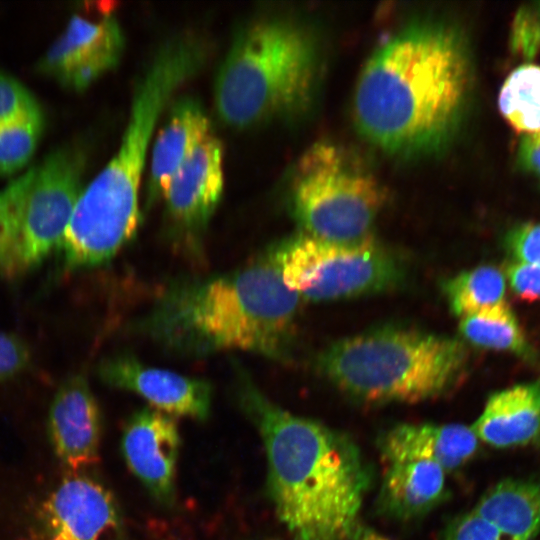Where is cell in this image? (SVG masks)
<instances>
[{
    "mask_svg": "<svg viewBox=\"0 0 540 540\" xmlns=\"http://www.w3.org/2000/svg\"><path fill=\"white\" fill-rule=\"evenodd\" d=\"M98 375L112 387L137 393L167 415L197 420H205L209 415L212 388L205 380L146 366L128 354L102 361Z\"/></svg>",
    "mask_w": 540,
    "mask_h": 540,
    "instance_id": "4fadbf2b",
    "label": "cell"
},
{
    "mask_svg": "<svg viewBox=\"0 0 540 540\" xmlns=\"http://www.w3.org/2000/svg\"><path fill=\"white\" fill-rule=\"evenodd\" d=\"M499 108L510 124L521 132H540V67L523 65L505 80Z\"/></svg>",
    "mask_w": 540,
    "mask_h": 540,
    "instance_id": "603a6c76",
    "label": "cell"
},
{
    "mask_svg": "<svg viewBox=\"0 0 540 540\" xmlns=\"http://www.w3.org/2000/svg\"><path fill=\"white\" fill-rule=\"evenodd\" d=\"M382 498L387 509L401 518L431 510L445 492L444 469L422 457L383 459Z\"/></svg>",
    "mask_w": 540,
    "mask_h": 540,
    "instance_id": "d6986e66",
    "label": "cell"
},
{
    "mask_svg": "<svg viewBox=\"0 0 540 540\" xmlns=\"http://www.w3.org/2000/svg\"><path fill=\"white\" fill-rule=\"evenodd\" d=\"M470 77L467 47L454 26L440 20L410 23L364 65L353 99L356 126L391 154L437 150L459 122Z\"/></svg>",
    "mask_w": 540,
    "mask_h": 540,
    "instance_id": "6da1fadb",
    "label": "cell"
},
{
    "mask_svg": "<svg viewBox=\"0 0 540 540\" xmlns=\"http://www.w3.org/2000/svg\"><path fill=\"white\" fill-rule=\"evenodd\" d=\"M459 330L470 343L494 350L528 354L525 335L506 302L461 319Z\"/></svg>",
    "mask_w": 540,
    "mask_h": 540,
    "instance_id": "44dd1931",
    "label": "cell"
},
{
    "mask_svg": "<svg viewBox=\"0 0 540 540\" xmlns=\"http://www.w3.org/2000/svg\"><path fill=\"white\" fill-rule=\"evenodd\" d=\"M507 277L514 293L523 300L540 299V265L514 262L507 267Z\"/></svg>",
    "mask_w": 540,
    "mask_h": 540,
    "instance_id": "f1b7e54d",
    "label": "cell"
},
{
    "mask_svg": "<svg viewBox=\"0 0 540 540\" xmlns=\"http://www.w3.org/2000/svg\"><path fill=\"white\" fill-rule=\"evenodd\" d=\"M207 56L202 40L183 34L167 40L138 78L119 149L83 188L60 245L70 271L110 260L135 234L146 156L160 115L176 90Z\"/></svg>",
    "mask_w": 540,
    "mask_h": 540,
    "instance_id": "277c9868",
    "label": "cell"
},
{
    "mask_svg": "<svg viewBox=\"0 0 540 540\" xmlns=\"http://www.w3.org/2000/svg\"><path fill=\"white\" fill-rule=\"evenodd\" d=\"M519 160L522 166L540 178V132L521 139Z\"/></svg>",
    "mask_w": 540,
    "mask_h": 540,
    "instance_id": "4dcf8cb0",
    "label": "cell"
},
{
    "mask_svg": "<svg viewBox=\"0 0 540 540\" xmlns=\"http://www.w3.org/2000/svg\"><path fill=\"white\" fill-rule=\"evenodd\" d=\"M124 46L114 15L104 12L91 19L75 14L41 58L39 68L63 87L81 91L119 63Z\"/></svg>",
    "mask_w": 540,
    "mask_h": 540,
    "instance_id": "8fae6325",
    "label": "cell"
},
{
    "mask_svg": "<svg viewBox=\"0 0 540 540\" xmlns=\"http://www.w3.org/2000/svg\"><path fill=\"white\" fill-rule=\"evenodd\" d=\"M513 48L526 57L535 55L540 46V23L529 10L516 16L512 32Z\"/></svg>",
    "mask_w": 540,
    "mask_h": 540,
    "instance_id": "f546056e",
    "label": "cell"
},
{
    "mask_svg": "<svg viewBox=\"0 0 540 540\" xmlns=\"http://www.w3.org/2000/svg\"><path fill=\"white\" fill-rule=\"evenodd\" d=\"M209 133V120L197 99L182 97L173 103L152 148L147 181L149 202L163 197L173 175Z\"/></svg>",
    "mask_w": 540,
    "mask_h": 540,
    "instance_id": "e0dca14e",
    "label": "cell"
},
{
    "mask_svg": "<svg viewBox=\"0 0 540 540\" xmlns=\"http://www.w3.org/2000/svg\"><path fill=\"white\" fill-rule=\"evenodd\" d=\"M39 108L32 93L19 80L0 71V125Z\"/></svg>",
    "mask_w": 540,
    "mask_h": 540,
    "instance_id": "d4e9b609",
    "label": "cell"
},
{
    "mask_svg": "<svg viewBox=\"0 0 540 540\" xmlns=\"http://www.w3.org/2000/svg\"><path fill=\"white\" fill-rule=\"evenodd\" d=\"M466 363L459 340L394 326L341 339L319 358L321 372L337 388L374 403L439 397L458 383Z\"/></svg>",
    "mask_w": 540,
    "mask_h": 540,
    "instance_id": "8992f818",
    "label": "cell"
},
{
    "mask_svg": "<svg viewBox=\"0 0 540 540\" xmlns=\"http://www.w3.org/2000/svg\"><path fill=\"white\" fill-rule=\"evenodd\" d=\"M319 55L312 33L282 16H261L234 36L214 84L217 114L248 128L302 112L314 95Z\"/></svg>",
    "mask_w": 540,
    "mask_h": 540,
    "instance_id": "5b68a950",
    "label": "cell"
},
{
    "mask_svg": "<svg viewBox=\"0 0 540 540\" xmlns=\"http://www.w3.org/2000/svg\"><path fill=\"white\" fill-rule=\"evenodd\" d=\"M496 448L527 445L540 438V381L518 384L492 394L471 426Z\"/></svg>",
    "mask_w": 540,
    "mask_h": 540,
    "instance_id": "2e32d148",
    "label": "cell"
},
{
    "mask_svg": "<svg viewBox=\"0 0 540 540\" xmlns=\"http://www.w3.org/2000/svg\"><path fill=\"white\" fill-rule=\"evenodd\" d=\"M118 503L101 482L71 473L42 501L33 540H120Z\"/></svg>",
    "mask_w": 540,
    "mask_h": 540,
    "instance_id": "30bf717a",
    "label": "cell"
},
{
    "mask_svg": "<svg viewBox=\"0 0 540 540\" xmlns=\"http://www.w3.org/2000/svg\"><path fill=\"white\" fill-rule=\"evenodd\" d=\"M445 540H509L495 526L474 510L450 527Z\"/></svg>",
    "mask_w": 540,
    "mask_h": 540,
    "instance_id": "83f0119b",
    "label": "cell"
},
{
    "mask_svg": "<svg viewBox=\"0 0 540 540\" xmlns=\"http://www.w3.org/2000/svg\"><path fill=\"white\" fill-rule=\"evenodd\" d=\"M506 245L517 261L540 265V224L514 228L506 238Z\"/></svg>",
    "mask_w": 540,
    "mask_h": 540,
    "instance_id": "484cf974",
    "label": "cell"
},
{
    "mask_svg": "<svg viewBox=\"0 0 540 540\" xmlns=\"http://www.w3.org/2000/svg\"><path fill=\"white\" fill-rule=\"evenodd\" d=\"M48 432L56 457L72 473L98 463L101 414L83 376L72 375L58 387L50 404Z\"/></svg>",
    "mask_w": 540,
    "mask_h": 540,
    "instance_id": "9a60e30c",
    "label": "cell"
},
{
    "mask_svg": "<svg viewBox=\"0 0 540 540\" xmlns=\"http://www.w3.org/2000/svg\"><path fill=\"white\" fill-rule=\"evenodd\" d=\"M235 392L264 443L269 495L293 540H357L369 477L354 442L271 402L240 368Z\"/></svg>",
    "mask_w": 540,
    "mask_h": 540,
    "instance_id": "7a4b0ae2",
    "label": "cell"
},
{
    "mask_svg": "<svg viewBox=\"0 0 540 540\" xmlns=\"http://www.w3.org/2000/svg\"><path fill=\"white\" fill-rule=\"evenodd\" d=\"M478 440L473 429L463 424H400L385 435L382 458H427L449 472L475 454Z\"/></svg>",
    "mask_w": 540,
    "mask_h": 540,
    "instance_id": "ac0fdd59",
    "label": "cell"
},
{
    "mask_svg": "<svg viewBox=\"0 0 540 540\" xmlns=\"http://www.w3.org/2000/svg\"><path fill=\"white\" fill-rule=\"evenodd\" d=\"M473 510L509 540H531L540 532V483L503 480Z\"/></svg>",
    "mask_w": 540,
    "mask_h": 540,
    "instance_id": "ffe728a7",
    "label": "cell"
},
{
    "mask_svg": "<svg viewBox=\"0 0 540 540\" xmlns=\"http://www.w3.org/2000/svg\"><path fill=\"white\" fill-rule=\"evenodd\" d=\"M43 128L39 109L0 125V175L12 174L32 157Z\"/></svg>",
    "mask_w": 540,
    "mask_h": 540,
    "instance_id": "cb8c5ba5",
    "label": "cell"
},
{
    "mask_svg": "<svg viewBox=\"0 0 540 540\" xmlns=\"http://www.w3.org/2000/svg\"><path fill=\"white\" fill-rule=\"evenodd\" d=\"M289 201L303 233L354 243L370 237L385 193L376 178L342 148L318 142L296 164Z\"/></svg>",
    "mask_w": 540,
    "mask_h": 540,
    "instance_id": "ba28073f",
    "label": "cell"
},
{
    "mask_svg": "<svg viewBox=\"0 0 540 540\" xmlns=\"http://www.w3.org/2000/svg\"><path fill=\"white\" fill-rule=\"evenodd\" d=\"M223 189L222 145L209 133L173 175L162 199L176 228L193 238L208 224Z\"/></svg>",
    "mask_w": 540,
    "mask_h": 540,
    "instance_id": "7c38bea8",
    "label": "cell"
},
{
    "mask_svg": "<svg viewBox=\"0 0 540 540\" xmlns=\"http://www.w3.org/2000/svg\"><path fill=\"white\" fill-rule=\"evenodd\" d=\"M451 311L461 318L505 302V277L494 266H479L448 279L443 286Z\"/></svg>",
    "mask_w": 540,
    "mask_h": 540,
    "instance_id": "7402d4cb",
    "label": "cell"
},
{
    "mask_svg": "<svg viewBox=\"0 0 540 540\" xmlns=\"http://www.w3.org/2000/svg\"><path fill=\"white\" fill-rule=\"evenodd\" d=\"M357 540H390L389 538L370 529L362 528Z\"/></svg>",
    "mask_w": 540,
    "mask_h": 540,
    "instance_id": "1f68e13d",
    "label": "cell"
},
{
    "mask_svg": "<svg viewBox=\"0 0 540 540\" xmlns=\"http://www.w3.org/2000/svg\"><path fill=\"white\" fill-rule=\"evenodd\" d=\"M299 300L268 251L238 270L169 286L139 327L166 350L185 356L240 349L282 360Z\"/></svg>",
    "mask_w": 540,
    "mask_h": 540,
    "instance_id": "3957f363",
    "label": "cell"
},
{
    "mask_svg": "<svg viewBox=\"0 0 540 540\" xmlns=\"http://www.w3.org/2000/svg\"><path fill=\"white\" fill-rule=\"evenodd\" d=\"M269 251L284 284L312 301L377 293L392 288L402 276L399 262L371 236L340 243L301 233Z\"/></svg>",
    "mask_w": 540,
    "mask_h": 540,
    "instance_id": "9c48e42d",
    "label": "cell"
},
{
    "mask_svg": "<svg viewBox=\"0 0 540 540\" xmlns=\"http://www.w3.org/2000/svg\"><path fill=\"white\" fill-rule=\"evenodd\" d=\"M30 352L19 337L0 331V381L21 373L29 364Z\"/></svg>",
    "mask_w": 540,
    "mask_h": 540,
    "instance_id": "4316f807",
    "label": "cell"
},
{
    "mask_svg": "<svg viewBox=\"0 0 540 540\" xmlns=\"http://www.w3.org/2000/svg\"><path fill=\"white\" fill-rule=\"evenodd\" d=\"M180 435L175 420L154 408L137 411L123 431L121 451L131 472L159 503L175 497Z\"/></svg>",
    "mask_w": 540,
    "mask_h": 540,
    "instance_id": "5bb4252c",
    "label": "cell"
},
{
    "mask_svg": "<svg viewBox=\"0 0 540 540\" xmlns=\"http://www.w3.org/2000/svg\"><path fill=\"white\" fill-rule=\"evenodd\" d=\"M83 170L82 153L63 147L0 189L1 276L20 277L60 248Z\"/></svg>",
    "mask_w": 540,
    "mask_h": 540,
    "instance_id": "52a82bcc",
    "label": "cell"
}]
</instances>
